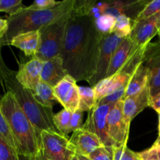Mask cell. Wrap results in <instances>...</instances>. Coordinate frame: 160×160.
Segmentation results:
<instances>
[{
	"label": "cell",
	"instance_id": "cell-1",
	"mask_svg": "<svg viewBox=\"0 0 160 160\" xmlns=\"http://www.w3.org/2000/svg\"><path fill=\"white\" fill-rule=\"evenodd\" d=\"M102 36L91 16L70 13L60 56L67 74L76 81H88L97 71Z\"/></svg>",
	"mask_w": 160,
	"mask_h": 160
},
{
	"label": "cell",
	"instance_id": "cell-2",
	"mask_svg": "<svg viewBox=\"0 0 160 160\" xmlns=\"http://www.w3.org/2000/svg\"><path fill=\"white\" fill-rule=\"evenodd\" d=\"M0 111L10 128L18 155L34 159L40 151V135L10 91L0 99Z\"/></svg>",
	"mask_w": 160,
	"mask_h": 160
},
{
	"label": "cell",
	"instance_id": "cell-3",
	"mask_svg": "<svg viewBox=\"0 0 160 160\" xmlns=\"http://www.w3.org/2000/svg\"><path fill=\"white\" fill-rule=\"evenodd\" d=\"M75 0H64L58 6L49 9L31 10L23 7L7 18L9 28L0 40L2 46L9 45L11 39L21 33L39 31L42 28L59 20L72 12Z\"/></svg>",
	"mask_w": 160,
	"mask_h": 160
},
{
	"label": "cell",
	"instance_id": "cell-4",
	"mask_svg": "<svg viewBox=\"0 0 160 160\" xmlns=\"http://www.w3.org/2000/svg\"><path fill=\"white\" fill-rule=\"evenodd\" d=\"M4 88L14 94L24 114L39 135L43 131H57L53 124V107L41 104L31 90L22 87L16 80L14 71L6 78Z\"/></svg>",
	"mask_w": 160,
	"mask_h": 160
},
{
	"label": "cell",
	"instance_id": "cell-5",
	"mask_svg": "<svg viewBox=\"0 0 160 160\" xmlns=\"http://www.w3.org/2000/svg\"><path fill=\"white\" fill-rule=\"evenodd\" d=\"M70 13L39 30V47L35 57L44 62L60 56Z\"/></svg>",
	"mask_w": 160,
	"mask_h": 160
},
{
	"label": "cell",
	"instance_id": "cell-6",
	"mask_svg": "<svg viewBox=\"0 0 160 160\" xmlns=\"http://www.w3.org/2000/svg\"><path fill=\"white\" fill-rule=\"evenodd\" d=\"M67 138L58 131H42L40 152L50 160H71L75 152Z\"/></svg>",
	"mask_w": 160,
	"mask_h": 160
},
{
	"label": "cell",
	"instance_id": "cell-7",
	"mask_svg": "<svg viewBox=\"0 0 160 160\" xmlns=\"http://www.w3.org/2000/svg\"><path fill=\"white\" fill-rule=\"evenodd\" d=\"M115 104L95 105L88 114L87 120L83 128L97 136L104 147H114L116 144L108 134L107 117L110 109Z\"/></svg>",
	"mask_w": 160,
	"mask_h": 160
},
{
	"label": "cell",
	"instance_id": "cell-8",
	"mask_svg": "<svg viewBox=\"0 0 160 160\" xmlns=\"http://www.w3.org/2000/svg\"><path fill=\"white\" fill-rule=\"evenodd\" d=\"M122 39L123 38L119 37L113 32L102 37L100 41V54L97 62V71L92 78L88 81L92 88L107 77L111 56Z\"/></svg>",
	"mask_w": 160,
	"mask_h": 160
},
{
	"label": "cell",
	"instance_id": "cell-9",
	"mask_svg": "<svg viewBox=\"0 0 160 160\" xmlns=\"http://www.w3.org/2000/svg\"><path fill=\"white\" fill-rule=\"evenodd\" d=\"M142 64L148 70V87L151 97L160 92V42L146 45Z\"/></svg>",
	"mask_w": 160,
	"mask_h": 160
},
{
	"label": "cell",
	"instance_id": "cell-10",
	"mask_svg": "<svg viewBox=\"0 0 160 160\" xmlns=\"http://www.w3.org/2000/svg\"><path fill=\"white\" fill-rule=\"evenodd\" d=\"M160 29V11L152 17L133 22L130 36L135 48L147 45Z\"/></svg>",
	"mask_w": 160,
	"mask_h": 160
},
{
	"label": "cell",
	"instance_id": "cell-11",
	"mask_svg": "<svg viewBox=\"0 0 160 160\" xmlns=\"http://www.w3.org/2000/svg\"><path fill=\"white\" fill-rule=\"evenodd\" d=\"M122 106L123 100L122 99L112 106L107 117L108 134L116 145L126 144L130 132L124 120Z\"/></svg>",
	"mask_w": 160,
	"mask_h": 160
},
{
	"label": "cell",
	"instance_id": "cell-12",
	"mask_svg": "<svg viewBox=\"0 0 160 160\" xmlns=\"http://www.w3.org/2000/svg\"><path fill=\"white\" fill-rule=\"evenodd\" d=\"M77 81L67 74L54 88L53 92L56 101L61 103L64 109L74 112L78 109V86Z\"/></svg>",
	"mask_w": 160,
	"mask_h": 160
},
{
	"label": "cell",
	"instance_id": "cell-13",
	"mask_svg": "<svg viewBox=\"0 0 160 160\" xmlns=\"http://www.w3.org/2000/svg\"><path fill=\"white\" fill-rule=\"evenodd\" d=\"M43 62L36 57H32L31 60L25 63L20 64L19 70L15 72V78L17 82L24 88L33 91L41 81Z\"/></svg>",
	"mask_w": 160,
	"mask_h": 160
},
{
	"label": "cell",
	"instance_id": "cell-14",
	"mask_svg": "<svg viewBox=\"0 0 160 160\" xmlns=\"http://www.w3.org/2000/svg\"><path fill=\"white\" fill-rule=\"evenodd\" d=\"M69 141L75 154L87 157L97 148L104 146L97 135L83 128L74 131Z\"/></svg>",
	"mask_w": 160,
	"mask_h": 160
},
{
	"label": "cell",
	"instance_id": "cell-15",
	"mask_svg": "<svg viewBox=\"0 0 160 160\" xmlns=\"http://www.w3.org/2000/svg\"><path fill=\"white\" fill-rule=\"evenodd\" d=\"M150 98V90L147 84L139 93L127 97L123 100L122 112L125 123L129 129L133 119L149 106Z\"/></svg>",
	"mask_w": 160,
	"mask_h": 160
},
{
	"label": "cell",
	"instance_id": "cell-16",
	"mask_svg": "<svg viewBox=\"0 0 160 160\" xmlns=\"http://www.w3.org/2000/svg\"><path fill=\"white\" fill-rule=\"evenodd\" d=\"M67 75L63 66V60L60 56L45 61L42 65L41 81L54 88Z\"/></svg>",
	"mask_w": 160,
	"mask_h": 160
},
{
	"label": "cell",
	"instance_id": "cell-17",
	"mask_svg": "<svg viewBox=\"0 0 160 160\" xmlns=\"http://www.w3.org/2000/svg\"><path fill=\"white\" fill-rule=\"evenodd\" d=\"M136 48H138L133 46V43L130 37L122 39L111 56L106 78L112 76L117 73L126 62L130 54Z\"/></svg>",
	"mask_w": 160,
	"mask_h": 160
},
{
	"label": "cell",
	"instance_id": "cell-18",
	"mask_svg": "<svg viewBox=\"0 0 160 160\" xmlns=\"http://www.w3.org/2000/svg\"><path fill=\"white\" fill-rule=\"evenodd\" d=\"M39 31L21 33L11 39L9 45L17 47L24 52L26 56L35 57L39 47Z\"/></svg>",
	"mask_w": 160,
	"mask_h": 160
},
{
	"label": "cell",
	"instance_id": "cell-19",
	"mask_svg": "<svg viewBox=\"0 0 160 160\" xmlns=\"http://www.w3.org/2000/svg\"><path fill=\"white\" fill-rule=\"evenodd\" d=\"M148 70L141 63L137 67V69L134 72L133 76L131 77L128 84H127L123 100L127 97L131 96V95L141 92L148 84Z\"/></svg>",
	"mask_w": 160,
	"mask_h": 160
},
{
	"label": "cell",
	"instance_id": "cell-20",
	"mask_svg": "<svg viewBox=\"0 0 160 160\" xmlns=\"http://www.w3.org/2000/svg\"><path fill=\"white\" fill-rule=\"evenodd\" d=\"M31 92H32L33 95L35 97L36 99L41 104L45 106L53 107V105L56 102H57L54 95L53 88L42 81L37 84L35 90L31 91Z\"/></svg>",
	"mask_w": 160,
	"mask_h": 160
},
{
	"label": "cell",
	"instance_id": "cell-21",
	"mask_svg": "<svg viewBox=\"0 0 160 160\" xmlns=\"http://www.w3.org/2000/svg\"><path fill=\"white\" fill-rule=\"evenodd\" d=\"M78 110L82 112H89L95 106V92L93 88L78 86Z\"/></svg>",
	"mask_w": 160,
	"mask_h": 160
},
{
	"label": "cell",
	"instance_id": "cell-22",
	"mask_svg": "<svg viewBox=\"0 0 160 160\" xmlns=\"http://www.w3.org/2000/svg\"><path fill=\"white\" fill-rule=\"evenodd\" d=\"M116 17L108 13H104L95 20V25L97 31L100 35H108L111 34L115 24Z\"/></svg>",
	"mask_w": 160,
	"mask_h": 160
},
{
	"label": "cell",
	"instance_id": "cell-23",
	"mask_svg": "<svg viewBox=\"0 0 160 160\" xmlns=\"http://www.w3.org/2000/svg\"><path fill=\"white\" fill-rule=\"evenodd\" d=\"M133 21L132 19L125 15H120L116 17L113 33L122 38H125L130 36L133 29Z\"/></svg>",
	"mask_w": 160,
	"mask_h": 160
},
{
	"label": "cell",
	"instance_id": "cell-24",
	"mask_svg": "<svg viewBox=\"0 0 160 160\" xmlns=\"http://www.w3.org/2000/svg\"><path fill=\"white\" fill-rule=\"evenodd\" d=\"M72 113V112L70 111L63 109L59 112L53 115V124L55 128L58 132L65 136H67L69 134L68 127Z\"/></svg>",
	"mask_w": 160,
	"mask_h": 160
},
{
	"label": "cell",
	"instance_id": "cell-25",
	"mask_svg": "<svg viewBox=\"0 0 160 160\" xmlns=\"http://www.w3.org/2000/svg\"><path fill=\"white\" fill-rule=\"evenodd\" d=\"M97 4L93 0H75L71 14L75 16H89Z\"/></svg>",
	"mask_w": 160,
	"mask_h": 160
},
{
	"label": "cell",
	"instance_id": "cell-26",
	"mask_svg": "<svg viewBox=\"0 0 160 160\" xmlns=\"http://www.w3.org/2000/svg\"><path fill=\"white\" fill-rule=\"evenodd\" d=\"M0 138H2L11 148H13L17 152V146H16L13 136L10 128H9L6 119L2 114L1 111H0Z\"/></svg>",
	"mask_w": 160,
	"mask_h": 160
},
{
	"label": "cell",
	"instance_id": "cell-27",
	"mask_svg": "<svg viewBox=\"0 0 160 160\" xmlns=\"http://www.w3.org/2000/svg\"><path fill=\"white\" fill-rule=\"evenodd\" d=\"M137 154L141 160H160V137H158L151 148Z\"/></svg>",
	"mask_w": 160,
	"mask_h": 160
},
{
	"label": "cell",
	"instance_id": "cell-28",
	"mask_svg": "<svg viewBox=\"0 0 160 160\" xmlns=\"http://www.w3.org/2000/svg\"><path fill=\"white\" fill-rule=\"evenodd\" d=\"M160 11V0H154V1H150L147 5L145 6V7L142 9L141 12L139 13V15L137 16L136 20H143V19L148 18V17H152L155 14H156L157 12H158Z\"/></svg>",
	"mask_w": 160,
	"mask_h": 160
},
{
	"label": "cell",
	"instance_id": "cell-29",
	"mask_svg": "<svg viewBox=\"0 0 160 160\" xmlns=\"http://www.w3.org/2000/svg\"><path fill=\"white\" fill-rule=\"evenodd\" d=\"M23 8L21 0H0V12H5L9 16L16 13Z\"/></svg>",
	"mask_w": 160,
	"mask_h": 160
},
{
	"label": "cell",
	"instance_id": "cell-30",
	"mask_svg": "<svg viewBox=\"0 0 160 160\" xmlns=\"http://www.w3.org/2000/svg\"><path fill=\"white\" fill-rule=\"evenodd\" d=\"M0 160H20L19 155L0 138Z\"/></svg>",
	"mask_w": 160,
	"mask_h": 160
},
{
	"label": "cell",
	"instance_id": "cell-31",
	"mask_svg": "<svg viewBox=\"0 0 160 160\" xmlns=\"http://www.w3.org/2000/svg\"><path fill=\"white\" fill-rule=\"evenodd\" d=\"M88 157L90 160H113V147H100Z\"/></svg>",
	"mask_w": 160,
	"mask_h": 160
},
{
	"label": "cell",
	"instance_id": "cell-32",
	"mask_svg": "<svg viewBox=\"0 0 160 160\" xmlns=\"http://www.w3.org/2000/svg\"><path fill=\"white\" fill-rule=\"evenodd\" d=\"M61 1L56 2L54 0H35L33 2L31 6H28V9L31 10H42V9H49L58 6Z\"/></svg>",
	"mask_w": 160,
	"mask_h": 160
},
{
	"label": "cell",
	"instance_id": "cell-33",
	"mask_svg": "<svg viewBox=\"0 0 160 160\" xmlns=\"http://www.w3.org/2000/svg\"><path fill=\"white\" fill-rule=\"evenodd\" d=\"M83 112L80 110H76L75 112H72L71 116L70 123L68 127V133L74 132L76 130L83 128Z\"/></svg>",
	"mask_w": 160,
	"mask_h": 160
},
{
	"label": "cell",
	"instance_id": "cell-34",
	"mask_svg": "<svg viewBox=\"0 0 160 160\" xmlns=\"http://www.w3.org/2000/svg\"><path fill=\"white\" fill-rule=\"evenodd\" d=\"M2 47L3 46L0 45V83H1L2 86L4 88V83H5V81H6V78H7L9 75H10L13 71L8 68L7 66L5 64L4 61H3V57H2V53H1Z\"/></svg>",
	"mask_w": 160,
	"mask_h": 160
},
{
	"label": "cell",
	"instance_id": "cell-35",
	"mask_svg": "<svg viewBox=\"0 0 160 160\" xmlns=\"http://www.w3.org/2000/svg\"><path fill=\"white\" fill-rule=\"evenodd\" d=\"M121 160H141L139 157L137 153L134 152L132 150H130L128 147H125L122 153Z\"/></svg>",
	"mask_w": 160,
	"mask_h": 160
},
{
	"label": "cell",
	"instance_id": "cell-36",
	"mask_svg": "<svg viewBox=\"0 0 160 160\" xmlns=\"http://www.w3.org/2000/svg\"><path fill=\"white\" fill-rule=\"evenodd\" d=\"M149 106L156 111L158 114L160 113V92L155 96L151 97L150 101H149Z\"/></svg>",
	"mask_w": 160,
	"mask_h": 160
},
{
	"label": "cell",
	"instance_id": "cell-37",
	"mask_svg": "<svg viewBox=\"0 0 160 160\" xmlns=\"http://www.w3.org/2000/svg\"><path fill=\"white\" fill-rule=\"evenodd\" d=\"M126 146V144H125V145H115L113 147V160H121L122 153Z\"/></svg>",
	"mask_w": 160,
	"mask_h": 160
},
{
	"label": "cell",
	"instance_id": "cell-38",
	"mask_svg": "<svg viewBox=\"0 0 160 160\" xmlns=\"http://www.w3.org/2000/svg\"><path fill=\"white\" fill-rule=\"evenodd\" d=\"M8 28H9L8 20L0 17V40L3 39L5 34H6V32L8 31Z\"/></svg>",
	"mask_w": 160,
	"mask_h": 160
},
{
	"label": "cell",
	"instance_id": "cell-39",
	"mask_svg": "<svg viewBox=\"0 0 160 160\" xmlns=\"http://www.w3.org/2000/svg\"><path fill=\"white\" fill-rule=\"evenodd\" d=\"M33 160H50V159H48L47 158H45V156H44L40 152V151H39V154L37 155V156H36V157Z\"/></svg>",
	"mask_w": 160,
	"mask_h": 160
},
{
	"label": "cell",
	"instance_id": "cell-40",
	"mask_svg": "<svg viewBox=\"0 0 160 160\" xmlns=\"http://www.w3.org/2000/svg\"><path fill=\"white\" fill-rule=\"evenodd\" d=\"M76 156H77V159L78 160H90L89 159V157H87V156H81V155H76Z\"/></svg>",
	"mask_w": 160,
	"mask_h": 160
},
{
	"label": "cell",
	"instance_id": "cell-41",
	"mask_svg": "<svg viewBox=\"0 0 160 160\" xmlns=\"http://www.w3.org/2000/svg\"><path fill=\"white\" fill-rule=\"evenodd\" d=\"M19 159L20 160H33V159H30V158L27 157V156H22V155H19Z\"/></svg>",
	"mask_w": 160,
	"mask_h": 160
},
{
	"label": "cell",
	"instance_id": "cell-42",
	"mask_svg": "<svg viewBox=\"0 0 160 160\" xmlns=\"http://www.w3.org/2000/svg\"><path fill=\"white\" fill-rule=\"evenodd\" d=\"M158 137H160V113L158 114Z\"/></svg>",
	"mask_w": 160,
	"mask_h": 160
},
{
	"label": "cell",
	"instance_id": "cell-43",
	"mask_svg": "<svg viewBox=\"0 0 160 160\" xmlns=\"http://www.w3.org/2000/svg\"><path fill=\"white\" fill-rule=\"evenodd\" d=\"M71 160H78V159H77V156H76V155H75V156H74L73 157H72V159H71Z\"/></svg>",
	"mask_w": 160,
	"mask_h": 160
},
{
	"label": "cell",
	"instance_id": "cell-44",
	"mask_svg": "<svg viewBox=\"0 0 160 160\" xmlns=\"http://www.w3.org/2000/svg\"><path fill=\"white\" fill-rule=\"evenodd\" d=\"M158 38H159V40H160V29L158 30ZM160 42V41H159Z\"/></svg>",
	"mask_w": 160,
	"mask_h": 160
}]
</instances>
